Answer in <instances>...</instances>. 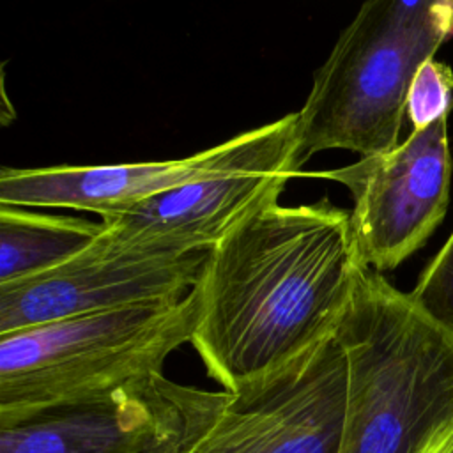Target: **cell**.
I'll list each match as a JSON object with an SVG mask.
<instances>
[{"label":"cell","mask_w":453,"mask_h":453,"mask_svg":"<svg viewBox=\"0 0 453 453\" xmlns=\"http://www.w3.org/2000/svg\"><path fill=\"white\" fill-rule=\"evenodd\" d=\"M361 267L350 211L271 203L207 251L189 343L225 391L273 377L334 338Z\"/></svg>","instance_id":"obj_1"},{"label":"cell","mask_w":453,"mask_h":453,"mask_svg":"<svg viewBox=\"0 0 453 453\" xmlns=\"http://www.w3.org/2000/svg\"><path fill=\"white\" fill-rule=\"evenodd\" d=\"M334 338L347 361L340 453H419L453 421V331L361 267Z\"/></svg>","instance_id":"obj_2"},{"label":"cell","mask_w":453,"mask_h":453,"mask_svg":"<svg viewBox=\"0 0 453 453\" xmlns=\"http://www.w3.org/2000/svg\"><path fill=\"white\" fill-rule=\"evenodd\" d=\"M453 37V0H370L336 39L297 111L301 166L317 152L393 150L419 65Z\"/></svg>","instance_id":"obj_3"},{"label":"cell","mask_w":453,"mask_h":453,"mask_svg":"<svg viewBox=\"0 0 453 453\" xmlns=\"http://www.w3.org/2000/svg\"><path fill=\"white\" fill-rule=\"evenodd\" d=\"M198 292L179 301L67 317L0 334V425L163 375L191 342Z\"/></svg>","instance_id":"obj_4"},{"label":"cell","mask_w":453,"mask_h":453,"mask_svg":"<svg viewBox=\"0 0 453 453\" xmlns=\"http://www.w3.org/2000/svg\"><path fill=\"white\" fill-rule=\"evenodd\" d=\"M297 111L242 133L237 154L219 170L165 191L122 216L101 219L110 246L145 253L209 251L260 209L276 203L301 175Z\"/></svg>","instance_id":"obj_5"},{"label":"cell","mask_w":453,"mask_h":453,"mask_svg":"<svg viewBox=\"0 0 453 453\" xmlns=\"http://www.w3.org/2000/svg\"><path fill=\"white\" fill-rule=\"evenodd\" d=\"M228 391L165 375L113 395L0 425V453H186L211 428Z\"/></svg>","instance_id":"obj_6"},{"label":"cell","mask_w":453,"mask_h":453,"mask_svg":"<svg viewBox=\"0 0 453 453\" xmlns=\"http://www.w3.org/2000/svg\"><path fill=\"white\" fill-rule=\"evenodd\" d=\"M451 168L448 117H442L425 129H412L389 152L301 175L336 180L349 189L359 262L382 274L418 251L441 225Z\"/></svg>","instance_id":"obj_7"},{"label":"cell","mask_w":453,"mask_h":453,"mask_svg":"<svg viewBox=\"0 0 453 453\" xmlns=\"http://www.w3.org/2000/svg\"><path fill=\"white\" fill-rule=\"evenodd\" d=\"M347 361L331 338L288 368L228 398L186 453H340Z\"/></svg>","instance_id":"obj_8"},{"label":"cell","mask_w":453,"mask_h":453,"mask_svg":"<svg viewBox=\"0 0 453 453\" xmlns=\"http://www.w3.org/2000/svg\"><path fill=\"white\" fill-rule=\"evenodd\" d=\"M205 258L207 251L120 250L97 235L58 267L0 285V334L83 313L179 301L196 287Z\"/></svg>","instance_id":"obj_9"},{"label":"cell","mask_w":453,"mask_h":453,"mask_svg":"<svg viewBox=\"0 0 453 453\" xmlns=\"http://www.w3.org/2000/svg\"><path fill=\"white\" fill-rule=\"evenodd\" d=\"M242 133L196 154L140 163L58 165L0 170V203L96 212L111 219L136 205L223 168L239 150Z\"/></svg>","instance_id":"obj_10"},{"label":"cell","mask_w":453,"mask_h":453,"mask_svg":"<svg viewBox=\"0 0 453 453\" xmlns=\"http://www.w3.org/2000/svg\"><path fill=\"white\" fill-rule=\"evenodd\" d=\"M99 232L101 221L0 203V285L58 267L88 248Z\"/></svg>","instance_id":"obj_11"},{"label":"cell","mask_w":453,"mask_h":453,"mask_svg":"<svg viewBox=\"0 0 453 453\" xmlns=\"http://www.w3.org/2000/svg\"><path fill=\"white\" fill-rule=\"evenodd\" d=\"M453 108V71L448 64L428 58L412 78L407 94V117L414 129H425L448 117Z\"/></svg>","instance_id":"obj_12"},{"label":"cell","mask_w":453,"mask_h":453,"mask_svg":"<svg viewBox=\"0 0 453 453\" xmlns=\"http://www.w3.org/2000/svg\"><path fill=\"white\" fill-rule=\"evenodd\" d=\"M409 294L430 319L453 331V232Z\"/></svg>","instance_id":"obj_13"},{"label":"cell","mask_w":453,"mask_h":453,"mask_svg":"<svg viewBox=\"0 0 453 453\" xmlns=\"http://www.w3.org/2000/svg\"><path fill=\"white\" fill-rule=\"evenodd\" d=\"M451 425V421L448 425H444L442 428H439L430 439L428 442L421 448L419 453H442L444 449V441H446V432H448V426Z\"/></svg>","instance_id":"obj_14"},{"label":"cell","mask_w":453,"mask_h":453,"mask_svg":"<svg viewBox=\"0 0 453 453\" xmlns=\"http://www.w3.org/2000/svg\"><path fill=\"white\" fill-rule=\"evenodd\" d=\"M442 453H453V423L448 426L446 432V441H444V449Z\"/></svg>","instance_id":"obj_15"}]
</instances>
